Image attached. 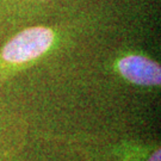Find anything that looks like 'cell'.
Returning a JSON list of instances; mask_svg holds the SVG:
<instances>
[{
    "label": "cell",
    "instance_id": "obj_1",
    "mask_svg": "<svg viewBox=\"0 0 161 161\" xmlns=\"http://www.w3.org/2000/svg\"><path fill=\"white\" fill-rule=\"evenodd\" d=\"M54 34L49 28L34 26L20 31L3 49V58L7 62L23 64L40 58L50 48Z\"/></svg>",
    "mask_w": 161,
    "mask_h": 161
},
{
    "label": "cell",
    "instance_id": "obj_2",
    "mask_svg": "<svg viewBox=\"0 0 161 161\" xmlns=\"http://www.w3.org/2000/svg\"><path fill=\"white\" fill-rule=\"evenodd\" d=\"M118 69L127 80L134 84L143 86L160 85V66L149 58L140 55H130L118 62Z\"/></svg>",
    "mask_w": 161,
    "mask_h": 161
},
{
    "label": "cell",
    "instance_id": "obj_3",
    "mask_svg": "<svg viewBox=\"0 0 161 161\" xmlns=\"http://www.w3.org/2000/svg\"><path fill=\"white\" fill-rule=\"evenodd\" d=\"M148 161H160V149L155 150V152L150 155L149 160Z\"/></svg>",
    "mask_w": 161,
    "mask_h": 161
}]
</instances>
